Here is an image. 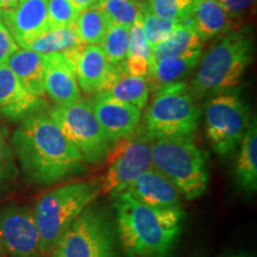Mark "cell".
Segmentation results:
<instances>
[{"mask_svg":"<svg viewBox=\"0 0 257 257\" xmlns=\"http://www.w3.org/2000/svg\"><path fill=\"white\" fill-rule=\"evenodd\" d=\"M10 140L22 170L36 185H55L87 170L82 156L46 111L21 120Z\"/></svg>","mask_w":257,"mask_h":257,"instance_id":"cell-1","label":"cell"},{"mask_svg":"<svg viewBox=\"0 0 257 257\" xmlns=\"http://www.w3.org/2000/svg\"><path fill=\"white\" fill-rule=\"evenodd\" d=\"M117 230L127 257H168L181 232L184 210H156L126 192L114 197Z\"/></svg>","mask_w":257,"mask_h":257,"instance_id":"cell-2","label":"cell"},{"mask_svg":"<svg viewBox=\"0 0 257 257\" xmlns=\"http://www.w3.org/2000/svg\"><path fill=\"white\" fill-rule=\"evenodd\" d=\"M252 60V40L246 29L230 32L208 49L201 61L189 92L194 99L218 95L238 86Z\"/></svg>","mask_w":257,"mask_h":257,"instance_id":"cell-3","label":"cell"},{"mask_svg":"<svg viewBox=\"0 0 257 257\" xmlns=\"http://www.w3.org/2000/svg\"><path fill=\"white\" fill-rule=\"evenodd\" d=\"M99 193V181H83L59 186L42 195L34 208V216L44 256L49 255L62 233L91 206Z\"/></svg>","mask_w":257,"mask_h":257,"instance_id":"cell-4","label":"cell"},{"mask_svg":"<svg viewBox=\"0 0 257 257\" xmlns=\"http://www.w3.org/2000/svg\"><path fill=\"white\" fill-rule=\"evenodd\" d=\"M152 167L168 179L188 200L200 198L206 192V160L191 136L154 140Z\"/></svg>","mask_w":257,"mask_h":257,"instance_id":"cell-5","label":"cell"},{"mask_svg":"<svg viewBox=\"0 0 257 257\" xmlns=\"http://www.w3.org/2000/svg\"><path fill=\"white\" fill-rule=\"evenodd\" d=\"M200 108L189 92L188 85L180 81L159 89L144 114V130L156 138L194 136Z\"/></svg>","mask_w":257,"mask_h":257,"instance_id":"cell-6","label":"cell"},{"mask_svg":"<svg viewBox=\"0 0 257 257\" xmlns=\"http://www.w3.org/2000/svg\"><path fill=\"white\" fill-rule=\"evenodd\" d=\"M47 113L86 163L104 162L113 143L96 119L91 99L80 98L70 105L55 106Z\"/></svg>","mask_w":257,"mask_h":257,"instance_id":"cell-7","label":"cell"},{"mask_svg":"<svg viewBox=\"0 0 257 257\" xmlns=\"http://www.w3.org/2000/svg\"><path fill=\"white\" fill-rule=\"evenodd\" d=\"M50 257H119L107 214L88 206L60 237Z\"/></svg>","mask_w":257,"mask_h":257,"instance_id":"cell-8","label":"cell"},{"mask_svg":"<svg viewBox=\"0 0 257 257\" xmlns=\"http://www.w3.org/2000/svg\"><path fill=\"white\" fill-rule=\"evenodd\" d=\"M153 138L143 126L113 143L107 154V169L102 176L100 193L117 197L146 170L152 168Z\"/></svg>","mask_w":257,"mask_h":257,"instance_id":"cell-9","label":"cell"},{"mask_svg":"<svg viewBox=\"0 0 257 257\" xmlns=\"http://www.w3.org/2000/svg\"><path fill=\"white\" fill-rule=\"evenodd\" d=\"M206 134L218 155L232 154L249 126V111L238 95L233 93L218 94L207 102Z\"/></svg>","mask_w":257,"mask_h":257,"instance_id":"cell-10","label":"cell"},{"mask_svg":"<svg viewBox=\"0 0 257 257\" xmlns=\"http://www.w3.org/2000/svg\"><path fill=\"white\" fill-rule=\"evenodd\" d=\"M0 237L11 257H44L34 210L8 205L0 211Z\"/></svg>","mask_w":257,"mask_h":257,"instance_id":"cell-11","label":"cell"},{"mask_svg":"<svg viewBox=\"0 0 257 257\" xmlns=\"http://www.w3.org/2000/svg\"><path fill=\"white\" fill-rule=\"evenodd\" d=\"M91 104L96 119L112 143L130 136L140 126L141 110L106 92L94 93Z\"/></svg>","mask_w":257,"mask_h":257,"instance_id":"cell-12","label":"cell"},{"mask_svg":"<svg viewBox=\"0 0 257 257\" xmlns=\"http://www.w3.org/2000/svg\"><path fill=\"white\" fill-rule=\"evenodd\" d=\"M0 21L5 24L18 47L49 30L48 0H18L15 9L0 10Z\"/></svg>","mask_w":257,"mask_h":257,"instance_id":"cell-13","label":"cell"},{"mask_svg":"<svg viewBox=\"0 0 257 257\" xmlns=\"http://www.w3.org/2000/svg\"><path fill=\"white\" fill-rule=\"evenodd\" d=\"M137 201L156 210H181V194L168 179L155 168H149L135 179L126 189Z\"/></svg>","mask_w":257,"mask_h":257,"instance_id":"cell-14","label":"cell"},{"mask_svg":"<svg viewBox=\"0 0 257 257\" xmlns=\"http://www.w3.org/2000/svg\"><path fill=\"white\" fill-rule=\"evenodd\" d=\"M46 106V100L29 92L8 66L0 67V117L21 121Z\"/></svg>","mask_w":257,"mask_h":257,"instance_id":"cell-15","label":"cell"},{"mask_svg":"<svg viewBox=\"0 0 257 257\" xmlns=\"http://www.w3.org/2000/svg\"><path fill=\"white\" fill-rule=\"evenodd\" d=\"M46 94L56 106H66L81 98L73 62L64 54L46 55Z\"/></svg>","mask_w":257,"mask_h":257,"instance_id":"cell-16","label":"cell"},{"mask_svg":"<svg viewBox=\"0 0 257 257\" xmlns=\"http://www.w3.org/2000/svg\"><path fill=\"white\" fill-rule=\"evenodd\" d=\"M64 55L73 62L79 88L85 93L100 91L111 68L100 46H81Z\"/></svg>","mask_w":257,"mask_h":257,"instance_id":"cell-17","label":"cell"},{"mask_svg":"<svg viewBox=\"0 0 257 257\" xmlns=\"http://www.w3.org/2000/svg\"><path fill=\"white\" fill-rule=\"evenodd\" d=\"M186 21L202 41L226 34L233 27V19L219 0H193Z\"/></svg>","mask_w":257,"mask_h":257,"instance_id":"cell-18","label":"cell"},{"mask_svg":"<svg viewBox=\"0 0 257 257\" xmlns=\"http://www.w3.org/2000/svg\"><path fill=\"white\" fill-rule=\"evenodd\" d=\"M99 92H106L117 100L143 110L149 98V85L146 78L130 75L121 62L111 64L106 81Z\"/></svg>","mask_w":257,"mask_h":257,"instance_id":"cell-19","label":"cell"},{"mask_svg":"<svg viewBox=\"0 0 257 257\" xmlns=\"http://www.w3.org/2000/svg\"><path fill=\"white\" fill-rule=\"evenodd\" d=\"M200 60L201 49L150 63L149 75L147 76L149 88L155 93L166 86L180 82L198 66Z\"/></svg>","mask_w":257,"mask_h":257,"instance_id":"cell-20","label":"cell"},{"mask_svg":"<svg viewBox=\"0 0 257 257\" xmlns=\"http://www.w3.org/2000/svg\"><path fill=\"white\" fill-rule=\"evenodd\" d=\"M46 63V55L22 48L10 57L8 67L29 92L43 98Z\"/></svg>","mask_w":257,"mask_h":257,"instance_id":"cell-21","label":"cell"},{"mask_svg":"<svg viewBox=\"0 0 257 257\" xmlns=\"http://www.w3.org/2000/svg\"><path fill=\"white\" fill-rule=\"evenodd\" d=\"M236 163V179L240 187L249 192L257 188V125L253 118L240 141Z\"/></svg>","mask_w":257,"mask_h":257,"instance_id":"cell-22","label":"cell"},{"mask_svg":"<svg viewBox=\"0 0 257 257\" xmlns=\"http://www.w3.org/2000/svg\"><path fill=\"white\" fill-rule=\"evenodd\" d=\"M202 40L198 34L193 30L187 21L181 22L170 36L156 47L153 48L150 63L156 62L162 59L173 56H180L184 54L201 49Z\"/></svg>","mask_w":257,"mask_h":257,"instance_id":"cell-23","label":"cell"},{"mask_svg":"<svg viewBox=\"0 0 257 257\" xmlns=\"http://www.w3.org/2000/svg\"><path fill=\"white\" fill-rule=\"evenodd\" d=\"M83 46L80 43L75 29L73 27L49 29L46 32L28 42L23 49H29L43 55L50 54H68Z\"/></svg>","mask_w":257,"mask_h":257,"instance_id":"cell-24","label":"cell"},{"mask_svg":"<svg viewBox=\"0 0 257 257\" xmlns=\"http://www.w3.org/2000/svg\"><path fill=\"white\" fill-rule=\"evenodd\" d=\"M110 23L107 16L99 8L93 6L78 12L74 22V29L80 43L83 46H99Z\"/></svg>","mask_w":257,"mask_h":257,"instance_id":"cell-25","label":"cell"},{"mask_svg":"<svg viewBox=\"0 0 257 257\" xmlns=\"http://www.w3.org/2000/svg\"><path fill=\"white\" fill-rule=\"evenodd\" d=\"M95 6L107 16L111 23L128 29L142 18V3L137 0H99Z\"/></svg>","mask_w":257,"mask_h":257,"instance_id":"cell-26","label":"cell"},{"mask_svg":"<svg viewBox=\"0 0 257 257\" xmlns=\"http://www.w3.org/2000/svg\"><path fill=\"white\" fill-rule=\"evenodd\" d=\"M130 30L123 25L110 23L100 43L106 59L111 64L124 62L128 55Z\"/></svg>","mask_w":257,"mask_h":257,"instance_id":"cell-27","label":"cell"},{"mask_svg":"<svg viewBox=\"0 0 257 257\" xmlns=\"http://www.w3.org/2000/svg\"><path fill=\"white\" fill-rule=\"evenodd\" d=\"M180 23L181 22L175 19L156 16L150 11L146 3H142V27L144 36L152 49L161 42L167 40Z\"/></svg>","mask_w":257,"mask_h":257,"instance_id":"cell-28","label":"cell"},{"mask_svg":"<svg viewBox=\"0 0 257 257\" xmlns=\"http://www.w3.org/2000/svg\"><path fill=\"white\" fill-rule=\"evenodd\" d=\"M146 4L156 16L184 22L188 18L193 0H148Z\"/></svg>","mask_w":257,"mask_h":257,"instance_id":"cell-29","label":"cell"},{"mask_svg":"<svg viewBox=\"0 0 257 257\" xmlns=\"http://www.w3.org/2000/svg\"><path fill=\"white\" fill-rule=\"evenodd\" d=\"M17 175L15 153L10 140L9 127L0 124V186Z\"/></svg>","mask_w":257,"mask_h":257,"instance_id":"cell-30","label":"cell"},{"mask_svg":"<svg viewBox=\"0 0 257 257\" xmlns=\"http://www.w3.org/2000/svg\"><path fill=\"white\" fill-rule=\"evenodd\" d=\"M78 11L69 0H48V24L49 29L73 27Z\"/></svg>","mask_w":257,"mask_h":257,"instance_id":"cell-31","label":"cell"},{"mask_svg":"<svg viewBox=\"0 0 257 257\" xmlns=\"http://www.w3.org/2000/svg\"><path fill=\"white\" fill-rule=\"evenodd\" d=\"M130 38H128V55H140L147 59H152L153 49L149 46L144 36V31L142 27V18L137 19L131 25Z\"/></svg>","mask_w":257,"mask_h":257,"instance_id":"cell-32","label":"cell"},{"mask_svg":"<svg viewBox=\"0 0 257 257\" xmlns=\"http://www.w3.org/2000/svg\"><path fill=\"white\" fill-rule=\"evenodd\" d=\"M19 49L17 42L5 24L0 21V67L8 66V62L14 54Z\"/></svg>","mask_w":257,"mask_h":257,"instance_id":"cell-33","label":"cell"},{"mask_svg":"<svg viewBox=\"0 0 257 257\" xmlns=\"http://www.w3.org/2000/svg\"><path fill=\"white\" fill-rule=\"evenodd\" d=\"M125 69L133 76H140L146 78L149 75L150 70V60L147 57L140 55H127L124 61Z\"/></svg>","mask_w":257,"mask_h":257,"instance_id":"cell-34","label":"cell"},{"mask_svg":"<svg viewBox=\"0 0 257 257\" xmlns=\"http://www.w3.org/2000/svg\"><path fill=\"white\" fill-rule=\"evenodd\" d=\"M219 2L229 12L231 18L237 19L242 17L246 11H249L253 0H219Z\"/></svg>","mask_w":257,"mask_h":257,"instance_id":"cell-35","label":"cell"},{"mask_svg":"<svg viewBox=\"0 0 257 257\" xmlns=\"http://www.w3.org/2000/svg\"><path fill=\"white\" fill-rule=\"evenodd\" d=\"M99 0H69L70 4L78 12H81L83 10H87L89 8H93L98 4Z\"/></svg>","mask_w":257,"mask_h":257,"instance_id":"cell-36","label":"cell"},{"mask_svg":"<svg viewBox=\"0 0 257 257\" xmlns=\"http://www.w3.org/2000/svg\"><path fill=\"white\" fill-rule=\"evenodd\" d=\"M18 0H0V10L2 11H9L16 8Z\"/></svg>","mask_w":257,"mask_h":257,"instance_id":"cell-37","label":"cell"},{"mask_svg":"<svg viewBox=\"0 0 257 257\" xmlns=\"http://www.w3.org/2000/svg\"><path fill=\"white\" fill-rule=\"evenodd\" d=\"M6 255V251L4 249V245H3V242H2V237H0V257H4Z\"/></svg>","mask_w":257,"mask_h":257,"instance_id":"cell-38","label":"cell"},{"mask_svg":"<svg viewBox=\"0 0 257 257\" xmlns=\"http://www.w3.org/2000/svg\"><path fill=\"white\" fill-rule=\"evenodd\" d=\"M229 257H252L250 256L249 253H245V252H240V253H234V255H231Z\"/></svg>","mask_w":257,"mask_h":257,"instance_id":"cell-39","label":"cell"}]
</instances>
